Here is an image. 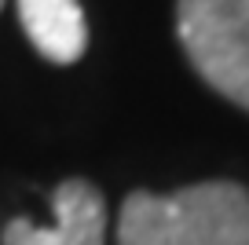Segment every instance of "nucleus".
I'll use <instances>...</instances> for the list:
<instances>
[{"instance_id":"f257e3e1","label":"nucleus","mask_w":249,"mask_h":245,"mask_svg":"<svg viewBox=\"0 0 249 245\" xmlns=\"http://www.w3.org/2000/svg\"><path fill=\"white\" fill-rule=\"evenodd\" d=\"M117 245H249V191L227 179L176 194L136 191L121 205Z\"/></svg>"},{"instance_id":"f03ea898","label":"nucleus","mask_w":249,"mask_h":245,"mask_svg":"<svg viewBox=\"0 0 249 245\" xmlns=\"http://www.w3.org/2000/svg\"><path fill=\"white\" fill-rule=\"evenodd\" d=\"M176 30L198 73L249 110V0H179Z\"/></svg>"},{"instance_id":"7ed1b4c3","label":"nucleus","mask_w":249,"mask_h":245,"mask_svg":"<svg viewBox=\"0 0 249 245\" xmlns=\"http://www.w3.org/2000/svg\"><path fill=\"white\" fill-rule=\"evenodd\" d=\"M55 223L37 227L33 220H11L0 245H103L107 205L103 194L85 179H66L55 187Z\"/></svg>"},{"instance_id":"20e7f679","label":"nucleus","mask_w":249,"mask_h":245,"mask_svg":"<svg viewBox=\"0 0 249 245\" xmlns=\"http://www.w3.org/2000/svg\"><path fill=\"white\" fill-rule=\"evenodd\" d=\"M26 37L55 66H70L88 48V26L77 0H18Z\"/></svg>"},{"instance_id":"39448f33","label":"nucleus","mask_w":249,"mask_h":245,"mask_svg":"<svg viewBox=\"0 0 249 245\" xmlns=\"http://www.w3.org/2000/svg\"><path fill=\"white\" fill-rule=\"evenodd\" d=\"M0 8H4V0H0Z\"/></svg>"}]
</instances>
